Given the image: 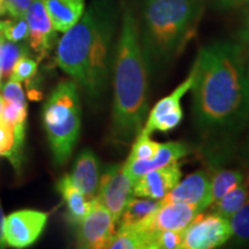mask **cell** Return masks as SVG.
I'll use <instances>...</instances> for the list:
<instances>
[{
  "mask_svg": "<svg viewBox=\"0 0 249 249\" xmlns=\"http://www.w3.org/2000/svg\"><path fill=\"white\" fill-rule=\"evenodd\" d=\"M1 93L5 102L20 103V104L26 103V96H24L22 86H21V82H18V81L12 79L7 81L6 85L1 88Z\"/></svg>",
  "mask_w": 249,
  "mask_h": 249,
  "instance_id": "obj_30",
  "label": "cell"
},
{
  "mask_svg": "<svg viewBox=\"0 0 249 249\" xmlns=\"http://www.w3.org/2000/svg\"><path fill=\"white\" fill-rule=\"evenodd\" d=\"M49 213L24 209L5 218L6 244L13 248H27L34 245L44 231Z\"/></svg>",
  "mask_w": 249,
  "mask_h": 249,
  "instance_id": "obj_10",
  "label": "cell"
},
{
  "mask_svg": "<svg viewBox=\"0 0 249 249\" xmlns=\"http://www.w3.org/2000/svg\"><path fill=\"white\" fill-rule=\"evenodd\" d=\"M249 197V178L245 179L240 185L236 186L232 191L223 196L220 200L211 203L213 213L219 214L220 217L230 219L236 211L244 205Z\"/></svg>",
  "mask_w": 249,
  "mask_h": 249,
  "instance_id": "obj_20",
  "label": "cell"
},
{
  "mask_svg": "<svg viewBox=\"0 0 249 249\" xmlns=\"http://www.w3.org/2000/svg\"><path fill=\"white\" fill-rule=\"evenodd\" d=\"M57 189L66 204L67 219L76 226L89 213L92 200H88L86 195L74 185L70 174H65L59 179Z\"/></svg>",
  "mask_w": 249,
  "mask_h": 249,
  "instance_id": "obj_18",
  "label": "cell"
},
{
  "mask_svg": "<svg viewBox=\"0 0 249 249\" xmlns=\"http://www.w3.org/2000/svg\"><path fill=\"white\" fill-rule=\"evenodd\" d=\"M203 211L198 205L181 203V202H171V203L163 202L150 217L134 225H140L149 232L161 231V230L180 231L185 230L192 220Z\"/></svg>",
  "mask_w": 249,
  "mask_h": 249,
  "instance_id": "obj_11",
  "label": "cell"
},
{
  "mask_svg": "<svg viewBox=\"0 0 249 249\" xmlns=\"http://www.w3.org/2000/svg\"><path fill=\"white\" fill-rule=\"evenodd\" d=\"M37 68H38L37 61L28 57V54L23 55L17 61L9 79L18 81V82H28L35 76Z\"/></svg>",
  "mask_w": 249,
  "mask_h": 249,
  "instance_id": "obj_29",
  "label": "cell"
},
{
  "mask_svg": "<svg viewBox=\"0 0 249 249\" xmlns=\"http://www.w3.org/2000/svg\"><path fill=\"white\" fill-rule=\"evenodd\" d=\"M192 86L193 114L202 138L217 157H225L230 144L249 123V77L244 46L214 42L203 46L195 59Z\"/></svg>",
  "mask_w": 249,
  "mask_h": 249,
  "instance_id": "obj_1",
  "label": "cell"
},
{
  "mask_svg": "<svg viewBox=\"0 0 249 249\" xmlns=\"http://www.w3.org/2000/svg\"><path fill=\"white\" fill-rule=\"evenodd\" d=\"M219 7L224 9H232L249 5V0H216Z\"/></svg>",
  "mask_w": 249,
  "mask_h": 249,
  "instance_id": "obj_34",
  "label": "cell"
},
{
  "mask_svg": "<svg viewBox=\"0 0 249 249\" xmlns=\"http://www.w3.org/2000/svg\"><path fill=\"white\" fill-rule=\"evenodd\" d=\"M229 220L232 230V240L236 244L249 242V197Z\"/></svg>",
  "mask_w": 249,
  "mask_h": 249,
  "instance_id": "obj_24",
  "label": "cell"
},
{
  "mask_svg": "<svg viewBox=\"0 0 249 249\" xmlns=\"http://www.w3.org/2000/svg\"><path fill=\"white\" fill-rule=\"evenodd\" d=\"M238 36L239 40H240V44L249 49V8L246 11L244 18H242Z\"/></svg>",
  "mask_w": 249,
  "mask_h": 249,
  "instance_id": "obj_33",
  "label": "cell"
},
{
  "mask_svg": "<svg viewBox=\"0 0 249 249\" xmlns=\"http://www.w3.org/2000/svg\"><path fill=\"white\" fill-rule=\"evenodd\" d=\"M160 143L152 141L149 134L140 132L139 135L134 139L132 150L127 158V160H151L157 154Z\"/></svg>",
  "mask_w": 249,
  "mask_h": 249,
  "instance_id": "obj_25",
  "label": "cell"
},
{
  "mask_svg": "<svg viewBox=\"0 0 249 249\" xmlns=\"http://www.w3.org/2000/svg\"><path fill=\"white\" fill-rule=\"evenodd\" d=\"M245 180L240 170H219L211 179V203H214Z\"/></svg>",
  "mask_w": 249,
  "mask_h": 249,
  "instance_id": "obj_22",
  "label": "cell"
},
{
  "mask_svg": "<svg viewBox=\"0 0 249 249\" xmlns=\"http://www.w3.org/2000/svg\"><path fill=\"white\" fill-rule=\"evenodd\" d=\"M5 24H6V20H5V21L0 20V33H2V31H4ZM2 34H4V33H2Z\"/></svg>",
  "mask_w": 249,
  "mask_h": 249,
  "instance_id": "obj_39",
  "label": "cell"
},
{
  "mask_svg": "<svg viewBox=\"0 0 249 249\" xmlns=\"http://www.w3.org/2000/svg\"><path fill=\"white\" fill-rule=\"evenodd\" d=\"M43 126L55 165L70 160L81 130L79 88L73 80L61 81L50 93L42 111Z\"/></svg>",
  "mask_w": 249,
  "mask_h": 249,
  "instance_id": "obj_5",
  "label": "cell"
},
{
  "mask_svg": "<svg viewBox=\"0 0 249 249\" xmlns=\"http://www.w3.org/2000/svg\"><path fill=\"white\" fill-rule=\"evenodd\" d=\"M1 80H2V71H1V68H0V89H1Z\"/></svg>",
  "mask_w": 249,
  "mask_h": 249,
  "instance_id": "obj_41",
  "label": "cell"
},
{
  "mask_svg": "<svg viewBox=\"0 0 249 249\" xmlns=\"http://www.w3.org/2000/svg\"><path fill=\"white\" fill-rule=\"evenodd\" d=\"M5 14H6V9L4 5V0H0V17Z\"/></svg>",
  "mask_w": 249,
  "mask_h": 249,
  "instance_id": "obj_36",
  "label": "cell"
},
{
  "mask_svg": "<svg viewBox=\"0 0 249 249\" xmlns=\"http://www.w3.org/2000/svg\"><path fill=\"white\" fill-rule=\"evenodd\" d=\"M178 161L144 173L134 183V196L163 200L181 179Z\"/></svg>",
  "mask_w": 249,
  "mask_h": 249,
  "instance_id": "obj_13",
  "label": "cell"
},
{
  "mask_svg": "<svg viewBox=\"0 0 249 249\" xmlns=\"http://www.w3.org/2000/svg\"><path fill=\"white\" fill-rule=\"evenodd\" d=\"M161 203H163L161 200H155V198L149 197L132 198L118 220L120 224L119 226L134 225V224L147 219L160 207Z\"/></svg>",
  "mask_w": 249,
  "mask_h": 249,
  "instance_id": "obj_21",
  "label": "cell"
},
{
  "mask_svg": "<svg viewBox=\"0 0 249 249\" xmlns=\"http://www.w3.org/2000/svg\"><path fill=\"white\" fill-rule=\"evenodd\" d=\"M27 119V103L20 104V103L5 102L4 108H2L0 120L14 129V127L18 124H24Z\"/></svg>",
  "mask_w": 249,
  "mask_h": 249,
  "instance_id": "obj_28",
  "label": "cell"
},
{
  "mask_svg": "<svg viewBox=\"0 0 249 249\" xmlns=\"http://www.w3.org/2000/svg\"><path fill=\"white\" fill-rule=\"evenodd\" d=\"M4 42H5V36H4V34L0 33V50H1L2 44H4Z\"/></svg>",
  "mask_w": 249,
  "mask_h": 249,
  "instance_id": "obj_38",
  "label": "cell"
},
{
  "mask_svg": "<svg viewBox=\"0 0 249 249\" xmlns=\"http://www.w3.org/2000/svg\"><path fill=\"white\" fill-rule=\"evenodd\" d=\"M5 214L2 211L1 204H0V248L6 247V239H5Z\"/></svg>",
  "mask_w": 249,
  "mask_h": 249,
  "instance_id": "obj_35",
  "label": "cell"
},
{
  "mask_svg": "<svg viewBox=\"0 0 249 249\" xmlns=\"http://www.w3.org/2000/svg\"><path fill=\"white\" fill-rule=\"evenodd\" d=\"M4 105H5V101H4V98H2V96H0V117H1L2 108H4Z\"/></svg>",
  "mask_w": 249,
  "mask_h": 249,
  "instance_id": "obj_37",
  "label": "cell"
},
{
  "mask_svg": "<svg viewBox=\"0 0 249 249\" xmlns=\"http://www.w3.org/2000/svg\"><path fill=\"white\" fill-rule=\"evenodd\" d=\"M120 23L112 61L111 138L116 143L127 144L139 135L148 116L150 70L143 53L139 20L132 5H124Z\"/></svg>",
  "mask_w": 249,
  "mask_h": 249,
  "instance_id": "obj_3",
  "label": "cell"
},
{
  "mask_svg": "<svg viewBox=\"0 0 249 249\" xmlns=\"http://www.w3.org/2000/svg\"><path fill=\"white\" fill-rule=\"evenodd\" d=\"M183 230H161L152 232L149 249H177L181 248Z\"/></svg>",
  "mask_w": 249,
  "mask_h": 249,
  "instance_id": "obj_26",
  "label": "cell"
},
{
  "mask_svg": "<svg viewBox=\"0 0 249 249\" xmlns=\"http://www.w3.org/2000/svg\"><path fill=\"white\" fill-rule=\"evenodd\" d=\"M230 220L217 213H198L183 230L182 249L217 248L231 240Z\"/></svg>",
  "mask_w": 249,
  "mask_h": 249,
  "instance_id": "obj_6",
  "label": "cell"
},
{
  "mask_svg": "<svg viewBox=\"0 0 249 249\" xmlns=\"http://www.w3.org/2000/svg\"><path fill=\"white\" fill-rule=\"evenodd\" d=\"M4 36L11 42L20 43L28 39L29 37V27L26 17L24 18H13L12 20H6L4 28Z\"/></svg>",
  "mask_w": 249,
  "mask_h": 249,
  "instance_id": "obj_27",
  "label": "cell"
},
{
  "mask_svg": "<svg viewBox=\"0 0 249 249\" xmlns=\"http://www.w3.org/2000/svg\"><path fill=\"white\" fill-rule=\"evenodd\" d=\"M26 18L29 27V46L38 60H42L51 51L55 40V30L43 0H33Z\"/></svg>",
  "mask_w": 249,
  "mask_h": 249,
  "instance_id": "obj_12",
  "label": "cell"
},
{
  "mask_svg": "<svg viewBox=\"0 0 249 249\" xmlns=\"http://www.w3.org/2000/svg\"><path fill=\"white\" fill-rule=\"evenodd\" d=\"M117 220L102 203L93 198L89 213L77 224V247L85 249L107 248L114 233Z\"/></svg>",
  "mask_w": 249,
  "mask_h": 249,
  "instance_id": "obj_9",
  "label": "cell"
},
{
  "mask_svg": "<svg viewBox=\"0 0 249 249\" xmlns=\"http://www.w3.org/2000/svg\"><path fill=\"white\" fill-rule=\"evenodd\" d=\"M54 30L65 33L82 18L86 0H43Z\"/></svg>",
  "mask_w": 249,
  "mask_h": 249,
  "instance_id": "obj_17",
  "label": "cell"
},
{
  "mask_svg": "<svg viewBox=\"0 0 249 249\" xmlns=\"http://www.w3.org/2000/svg\"><path fill=\"white\" fill-rule=\"evenodd\" d=\"M205 0H142L139 30L149 70L167 67L196 35Z\"/></svg>",
  "mask_w": 249,
  "mask_h": 249,
  "instance_id": "obj_4",
  "label": "cell"
},
{
  "mask_svg": "<svg viewBox=\"0 0 249 249\" xmlns=\"http://www.w3.org/2000/svg\"><path fill=\"white\" fill-rule=\"evenodd\" d=\"M247 74H248V77H249V67L247 68Z\"/></svg>",
  "mask_w": 249,
  "mask_h": 249,
  "instance_id": "obj_42",
  "label": "cell"
},
{
  "mask_svg": "<svg viewBox=\"0 0 249 249\" xmlns=\"http://www.w3.org/2000/svg\"><path fill=\"white\" fill-rule=\"evenodd\" d=\"M189 154V148L182 142H166L160 144L157 154L151 160H126L124 164V169L128 173V176L134 180H138L143 174L149 171L160 169L166 166L174 161H178Z\"/></svg>",
  "mask_w": 249,
  "mask_h": 249,
  "instance_id": "obj_16",
  "label": "cell"
},
{
  "mask_svg": "<svg viewBox=\"0 0 249 249\" xmlns=\"http://www.w3.org/2000/svg\"><path fill=\"white\" fill-rule=\"evenodd\" d=\"M152 232L140 225L119 226L107 248L110 249H149Z\"/></svg>",
  "mask_w": 249,
  "mask_h": 249,
  "instance_id": "obj_19",
  "label": "cell"
},
{
  "mask_svg": "<svg viewBox=\"0 0 249 249\" xmlns=\"http://www.w3.org/2000/svg\"><path fill=\"white\" fill-rule=\"evenodd\" d=\"M246 157H247V160L249 161V141L247 142V150H246Z\"/></svg>",
  "mask_w": 249,
  "mask_h": 249,
  "instance_id": "obj_40",
  "label": "cell"
},
{
  "mask_svg": "<svg viewBox=\"0 0 249 249\" xmlns=\"http://www.w3.org/2000/svg\"><path fill=\"white\" fill-rule=\"evenodd\" d=\"M164 203L181 202L205 210L211 204V179L204 171H196L177 183L161 200Z\"/></svg>",
  "mask_w": 249,
  "mask_h": 249,
  "instance_id": "obj_14",
  "label": "cell"
},
{
  "mask_svg": "<svg viewBox=\"0 0 249 249\" xmlns=\"http://www.w3.org/2000/svg\"><path fill=\"white\" fill-rule=\"evenodd\" d=\"M33 0H4L6 13L12 18H24Z\"/></svg>",
  "mask_w": 249,
  "mask_h": 249,
  "instance_id": "obj_32",
  "label": "cell"
},
{
  "mask_svg": "<svg viewBox=\"0 0 249 249\" xmlns=\"http://www.w3.org/2000/svg\"><path fill=\"white\" fill-rule=\"evenodd\" d=\"M116 30L112 0H95L58 42L57 65L92 99L101 98L107 90Z\"/></svg>",
  "mask_w": 249,
  "mask_h": 249,
  "instance_id": "obj_2",
  "label": "cell"
},
{
  "mask_svg": "<svg viewBox=\"0 0 249 249\" xmlns=\"http://www.w3.org/2000/svg\"><path fill=\"white\" fill-rule=\"evenodd\" d=\"M14 143V129L0 120V156L8 157Z\"/></svg>",
  "mask_w": 249,
  "mask_h": 249,
  "instance_id": "obj_31",
  "label": "cell"
},
{
  "mask_svg": "<svg viewBox=\"0 0 249 249\" xmlns=\"http://www.w3.org/2000/svg\"><path fill=\"white\" fill-rule=\"evenodd\" d=\"M134 180L124 169V164L107 166L101 174L96 200L119 220L128 202L134 197Z\"/></svg>",
  "mask_w": 249,
  "mask_h": 249,
  "instance_id": "obj_7",
  "label": "cell"
},
{
  "mask_svg": "<svg viewBox=\"0 0 249 249\" xmlns=\"http://www.w3.org/2000/svg\"><path fill=\"white\" fill-rule=\"evenodd\" d=\"M196 74V66L193 65L191 73L186 77L182 83L177 87L170 95L161 98L147 117V120L143 124L142 132L151 135L154 132L169 133L179 126L183 118V111L181 108V99L188 90H191L194 83Z\"/></svg>",
  "mask_w": 249,
  "mask_h": 249,
  "instance_id": "obj_8",
  "label": "cell"
},
{
  "mask_svg": "<svg viewBox=\"0 0 249 249\" xmlns=\"http://www.w3.org/2000/svg\"><path fill=\"white\" fill-rule=\"evenodd\" d=\"M70 177L88 200H93L101 180V164L95 152L88 148L83 149L77 155Z\"/></svg>",
  "mask_w": 249,
  "mask_h": 249,
  "instance_id": "obj_15",
  "label": "cell"
},
{
  "mask_svg": "<svg viewBox=\"0 0 249 249\" xmlns=\"http://www.w3.org/2000/svg\"><path fill=\"white\" fill-rule=\"evenodd\" d=\"M28 52H29L28 46L22 42L15 43L11 40L4 42L0 50V68H1L2 76L8 79L17 61L23 55H27Z\"/></svg>",
  "mask_w": 249,
  "mask_h": 249,
  "instance_id": "obj_23",
  "label": "cell"
}]
</instances>
